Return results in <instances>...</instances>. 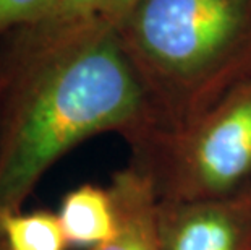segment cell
<instances>
[{"mask_svg": "<svg viewBox=\"0 0 251 250\" xmlns=\"http://www.w3.org/2000/svg\"><path fill=\"white\" fill-rule=\"evenodd\" d=\"M100 3L102 0H52L49 12L41 21L28 28L13 31L5 38L34 41L65 33L98 18Z\"/></svg>", "mask_w": 251, "mask_h": 250, "instance_id": "obj_8", "label": "cell"}, {"mask_svg": "<svg viewBox=\"0 0 251 250\" xmlns=\"http://www.w3.org/2000/svg\"><path fill=\"white\" fill-rule=\"evenodd\" d=\"M156 129H174L251 80V0H140L119 26Z\"/></svg>", "mask_w": 251, "mask_h": 250, "instance_id": "obj_2", "label": "cell"}, {"mask_svg": "<svg viewBox=\"0 0 251 250\" xmlns=\"http://www.w3.org/2000/svg\"><path fill=\"white\" fill-rule=\"evenodd\" d=\"M0 241L5 250H67L58 215L50 210L0 215Z\"/></svg>", "mask_w": 251, "mask_h": 250, "instance_id": "obj_7", "label": "cell"}, {"mask_svg": "<svg viewBox=\"0 0 251 250\" xmlns=\"http://www.w3.org/2000/svg\"><path fill=\"white\" fill-rule=\"evenodd\" d=\"M161 250H251V180L216 198L159 200Z\"/></svg>", "mask_w": 251, "mask_h": 250, "instance_id": "obj_4", "label": "cell"}, {"mask_svg": "<svg viewBox=\"0 0 251 250\" xmlns=\"http://www.w3.org/2000/svg\"><path fill=\"white\" fill-rule=\"evenodd\" d=\"M52 0H0V39L36 25L46 17Z\"/></svg>", "mask_w": 251, "mask_h": 250, "instance_id": "obj_9", "label": "cell"}, {"mask_svg": "<svg viewBox=\"0 0 251 250\" xmlns=\"http://www.w3.org/2000/svg\"><path fill=\"white\" fill-rule=\"evenodd\" d=\"M115 208V232L89 250H161L159 198L151 177L131 161L107 185Z\"/></svg>", "mask_w": 251, "mask_h": 250, "instance_id": "obj_5", "label": "cell"}, {"mask_svg": "<svg viewBox=\"0 0 251 250\" xmlns=\"http://www.w3.org/2000/svg\"><path fill=\"white\" fill-rule=\"evenodd\" d=\"M138 2L140 0H102L99 17L107 21L109 25L119 28Z\"/></svg>", "mask_w": 251, "mask_h": 250, "instance_id": "obj_10", "label": "cell"}, {"mask_svg": "<svg viewBox=\"0 0 251 250\" xmlns=\"http://www.w3.org/2000/svg\"><path fill=\"white\" fill-rule=\"evenodd\" d=\"M0 250H5V247H3V244H2V241H0Z\"/></svg>", "mask_w": 251, "mask_h": 250, "instance_id": "obj_11", "label": "cell"}, {"mask_svg": "<svg viewBox=\"0 0 251 250\" xmlns=\"http://www.w3.org/2000/svg\"><path fill=\"white\" fill-rule=\"evenodd\" d=\"M131 159L161 201L216 198L251 180V80L174 129L133 141Z\"/></svg>", "mask_w": 251, "mask_h": 250, "instance_id": "obj_3", "label": "cell"}, {"mask_svg": "<svg viewBox=\"0 0 251 250\" xmlns=\"http://www.w3.org/2000/svg\"><path fill=\"white\" fill-rule=\"evenodd\" d=\"M57 215L70 247L93 249L115 232V208L109 187L78 185L63 196Z\"/></svg>", "mask_w": 251, "mask_h": 250, "instance_id": "obj_6", "label": "cell"}, {"mask_svg": "<svg viewBox=\"0 0 251 250\" xmlns=\"http://www.w3.org/2000/svg\"><path fill=\"white\" fill-rule=\"evenodd\" d=\"M157 127L119 28L100 17L44 39H0V215L21 211L63 154L100 134Z\"/></svg>", "mask_w": 251, "mask_h": 250, "instance_id": "obj_1", "label": "cell"}]
</instances>
